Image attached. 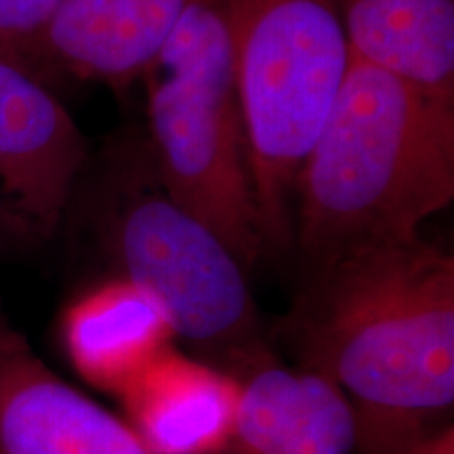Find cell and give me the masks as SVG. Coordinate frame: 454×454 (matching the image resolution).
<instances>
[{
  "label": "cell",
  "mask_w": 454,
  "mask_h": 454,
  "mask_svg": "<svg viewBox=\"0 0 454 454\" xmlns=\"http://www.w3.org/2000/svg\"><path fill=\"white\" fill-rule=\"evenodd\" d=\"M282 334L297 366L348 400L354 454H397L450 421L454 259L423 236L309 274Z\"/></svg>",
  "instance_id": "6da1fadb"
},
{
  "label": "cell",
  "mask_w": 454,
  "mask_h": 454,
  "mask_svg": "<svg viewBox=\"0 0 454 454\" xmlns=\"http://www.w3.org/2000/svg\"><path fill=\"white\" fill-rule=\"evenodd\" d=\"M452 198V98L349 55L294 181L293 247L309 274L362 248L421 236Z\"/></svg>",
  "instance_id": "7a4b0ae2"
},
{
  "label": "cell",
  "mask_w": 454,
  "mask_h": 454,
  "mask_svg": "<svg viewBox=\"0 0 454 454\" xmlns=\"http://www.w3.org/2000/svg\"><path fill=\"white\" fill-rule=\"evenodd\" d=\"M234 57L268 251L293 247L301 162L349 66L334 0H211Z\"/></svg>",
  "instance_id": "3957f363"
},
{
  "label": "cell",
  "mask_w": 454,
  "mask_h": 454,
  "mask_svg": "<svg viewBox=\"0 0 454 454\" xmlns=\"http://www.w3.org/2000/svg\"><path fill=\"white\" fill-rule=\"evenodd\" d=\"M144 76L162 190L253 268L268 247L234 57L211 0H192Z\"/></svg>",
  "instance_id": "277c9868"
},
{
  "label": "cell",
  "mask_w": 454,
  "mask_h": 454,
  "mask_svg": "<svg viewBox=\"0 0 454 454\" xmlns=\"http://www.w3.org/2000/svg\"><path fill=\"white\" fill-rule=\"evenodd\" d=\"M114 248L122 276L154 299L177 337L202 351L223 354L236 377L270 357L259 339L247 268L162 185L122 202Z\"/></svg>",
  "instance_id": "5b68a950"
},
{
  "label": "cell",
  "mask_w": 454,
  "mask_h": 454,
  "mask_svg": "<svg viewBox=\"0 0 454 454\" xmlns=\"http://www.w3.org/2000/svg\"><path fill=\"white\" fill-rule=\"evenodd\" d=\"M87 154L82 130L38 72L0 53V231L53 236Z\"/></svg>",
  "instance_id": "8992f818"
},
{
  "label": "cell",
  "mask_w": 454,
  "mask_h": 454,
  "mask_svg": "<svg viewBox=\"0 0 454 454\" xmlns=\"http://www.w3.org/2000/svg\"><path fill=\"white\" fill-rule=\"evenodd\" d=\"M0 454H150L121 417L17 339L0 340Z\"/></svg>",
  "instance_id": "52a82bcc"
},
{
  "label": "cell",
  "mask_w": 454,
  "mask_h": 454,
  "mask_svg": "<svg viewBox=\"0 0 454 454\" xmlns=\"http://www.w3.org/2000/svg\"><path fill=\"white\" fill-rule=\"evenodd\" d=\"M192 0H59L27 66L122 87L150 70Z\"/></svg>",
  "instance_id": "ba28073f"
},
{
  "label": "cell",
  "mask_w": 454,
  "mask_h": 454,
  "mask_svg": "<svg viewBox=\"0 0 454 454\" xmlns=\"http://www.w3.org/2000/svg\"><path fill=\"white\" fill-rule=\"evenodd\" d=\"M238 379L234 425L217 454H354V412L325 377L265 357Z\"/></svg>",
  "instance_id": "9c48e42d"
},
{
  "label": "cell",
  "mask_w": 454,
  "mask_h": 454,
  "mask_svg": "<svg viewBox=\"0 0 454 454\" xmlns=\"http://www.w3.org/2000/svg\"><path fill=\"white\" fill-rule=\"evenodd\" d=\"M116 397L150 454H217L234 425L240 379L170 348Z\"/></svg>",
  "instance_id": "30bf717a"
},
{
  "label": "cell",
  "mask_w": 454,
  "mask_h": 454,
  "mask_svg": "<svg viewBox=\"0 0 454 454\" xmlns=\"http://www.w3.org/2000/svg\"><path fill=\"white\" fill-rule=\"evenodd\" d=\"M175 339L154 299L124 276L84 288L59 316V343L74 372L114 397Z\"/></svg>",
  "instance_id": "8fae6325"
},
{
  "label": "cell",
  "mask_w": 454,
  "mask_h": 454,
  "mask_svg": "<svg viewBox=\"0 0 454 454\" xmlns=\"http://www.w3.org/2000/svg\"><path fill=\"white\" fill-rule=\"evenodd\" d=\"M349 53L454 98V0H334Z\"/></svg>",
  "instance_id": "7c38bea8"
},
{
  "label": "cell",
  "mask_w": 454,
  "mask_h": 454,
  "mask_svg": "<svg viewBox=\"0 0 454 454\" xmlns=\"http://www.w3.org/2000/svg\"><path fill=\"white\" fill-rule=\"evenodd\" d=\"M57 3L59 0H0V53L27 64Z\"/></svg>",
  "instance_id": "4fadbf2b"
},
{
  "label": "cell",
  "mask_w": 454,
  "mask_h": 454,
  "mask_svg": "<svg viewBox=\"0 0 454 454\" xmlns=\"http://www.w3.org/2000/svg\"><path fill=\"white\" fill-rule=\"evenodd\" d=\"M397 454H454V425L448 421L434 429L431 434L423 435L421 440L412 442L404 450Z\"/></svg>",
  "instance_id": "5bb4252c"
}]
</instances>
